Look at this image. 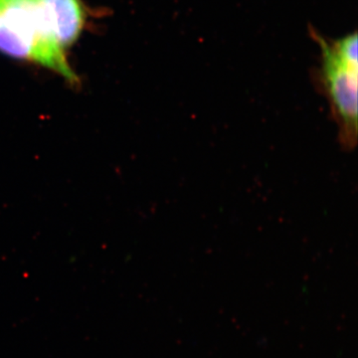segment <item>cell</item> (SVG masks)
<instances>
[{
  "label": "cell",
  "instance_id": "cell-2",
  "mask_svg": "<svg viewBox=\"0 0 358 358\" xmlns=\"http://www.w3.org/2000/svg\"><path fill=\"white\" fill-rule=\"evenodd\" d=\"M312 34L322 50L320 83L338 124L341 145L352 150L357 143L358 66L341 60L329 41L317 33Z\"/></svg>",
  "mask_w": 358,
  "mask_h": 358
},
{
  "label": "cell",
  "instance_id": "cell-5",
  "mask_svg": "<svg viewBox=\"0 0 358 358\" xmlns=\"http://www.w3.org/2000/svg\"><path fill=\"white\" fill-rule=\"evenodd\" d=\"M4 0H0V13H1L2 9H3Z\"/></svg>",
  "mask_w": 358,
  "mask_h": 358
},
{
  "label": "cell",
  "instance_id": "cell-1",
  "mask_svg": "<svg viewBox=\"0 0 358 358\" xmlns=\"http://www.w3.org/2000/svg\"><path fill=\"white\" fill-rule=\"evenodd\" d=\"M0 52L38 63L72 86L79 85V78L66 59L50 14L41 0H4L0 13Z\"/></svg>",
  "mask_w": 358,
  "mask_h": 358
},
{
  "label": "cell",
  "instance_id": "cell-4",
  "mask_svg": "<svg viewBox=\"0 0 358 358\" xmlns=\"http://www.w3.org/2000/svg\"><path fill=\"white\" fill-rule=\"evenodd\" d=\"M357 33L346 35L343 38L329 41L331 49L341 60L348 64L358 66Z\"/></svg>",
  "mask_w": 358,
  "mask_h": 358
},
{
  "label": "cell",
  "instance_id": "cell-3",
  "mask_svg": "<svg viewBox=\"0 0 358 358\" xmlns=\"http://www.w3.org/2000/svg\"><path fill=\"white\" fill-rule=\"evenodd\" d=\"M50 14L62 48H69L79 38L85 25V13L80 0H41Z\"/></svg>",
  "mask_w": 358,
  "mask_h": 358
}]
</instances>
